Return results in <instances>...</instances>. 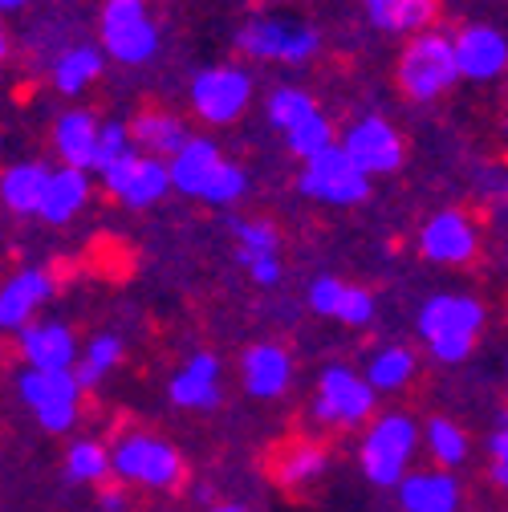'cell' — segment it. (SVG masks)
Segmentation results:
<instances>
[{
  "label": "cell",
  "instance_id": "cell-1",
  "mask_svg": "<svg viewBox=\"0 0 508 512\" xmlns=\"http://www.w3.org/2000/svg\"><path fill=\"white\" fill-rule=\"evenodd\" d=\"M484 330V305L476 297L439 293L419 309V338L439 362H464Z\"/></svg>",
  "mask_w": 508,
  "mask_h": 512
},
{
  "label": "cell",
  "instance_id": "cell-2",
  "mask_svg": "<svg viewBox=\"0 0 508 512\" xmlns=\"http://www.w3.org/2000/svg\"><path fill=\"white\" fill-rule=\"evenodd\" d=\"M460 82L456 74V57H452V41L443 33H411V41L399 53V86L407 98L415 102H431L439 94H448Z\"/></svg>",
  "mask_w": 508,
  "mask_h": 512
},
{
  "label": "cell",
  "instance_id": "cell-3",
  "mask_svg": "<svg viewBox=\"0 0 508 512\" xmlns=\"http://www.w3.org/2000/svg\"><path fill=\"white\" fill-rule=\"evenodd\" d=\"M419 447V427L411 415L391 411L383 415L362 439V472L378 488H395L407 476V464Z\"/></svg>",
  "mask_w": 508,
  "mask_h": 512
},
{
  "label": "cell",
  "instance_id": "cell-4",
  "mask_svg": "<svg viewBox=\"0 0 508 512\" xmlns=\"http://www.w3.org/2000/svg\"><path fill=\"white\" fill-rule=\"evenodd\" d=\"M102 49L122 66H147L159 53V25L147 13V0H106Z\"/></svg>",
  "mask_w": 508,
  "mask_h": 512
},
{
  "label": "cell",
  "instance_id": "cell-5",
  "mask_svg": "<svg viewBox=\"0 0 508 512\" xmlns=\"http://www.w3.org/2000/svg\"><path fill=\"white\" fill-rule=\"evenodd\" d=\"M297 187L301 196L317 200V204H334V208H350V204H362L370 196V175H362L350 155L334 143L326 147L322 155L305 159L301 175H297Z\"/></svg>",
  "mask_w": 508,
  "mask_h": 512
},
{
  "label": "cell",
  "instance_id": "cell-6",
  "mask_svg": "<svg viewBox=\"0 0 508 512\" xmlns=\"http://www.w3.org/2000/svg\"><path fill=\"white\" fill-rule=\"evenodd\" d=\"M236 45L248 57H273V61H285V66H305L322 49V33L289 17H252L236 33Z\"/></svg>",
  "mask_w": 508,
  "mask_h": 512
},
{
  "label": "cell",
  "instance_id": "cell-7",
  "mask_svg": "<svg viewBox=\"0 0 508 512\" xmlns=\"http://www.w3.org/2000/svg\"><path fill=\"white\" fill-rule=\"evenodd\" d=\"M110 468L122 476V480H139L147 488H171L179 476H183V460L179 452L167 443V439H155V435H122L114 456H110Z\"/></svg>",
  "mask_w": 508,
  "mask_h": 512
},
{
  "label": "cell",
  "instance_id": "cell-8",
  "mask_svg": "<svg viewBox=\"0 0 508 512\" xmlns=\"http://www.w3.org/2000/svg\"><path fill=\"white\" fill-rule=\"evenodd\" d=\"M78 395L82 387L70 370H25L21 374V399L37 415L45 431H70L78 419Z\"/></svg>",
  "mask_w": 508,
  "mask_h": 512
},
{
  "label": "cell",
  "instance_id": "cell-9",
  "mask_svg": "<svg viewBox=\"0 0 508 512\" xmlns=\"http://www.w3.org/2000/svg\"><path fill=\"white\" fill-rule=\"evenodd\" d=\"M374 411V391L370 382L358 378L350 366H326L317 378V403L313 415L330 427H358Z\"/></svg>",
  "mask_w": 508,
  "mask_h": 512
},
{
  "label": "cell",
  "instance_id": "cell-10",
  "mask_svg": "<svg viewBox=\"0 0 508 512\" xmlns=\"http://www.w3.org/2000/svg\"><path fill=\"white\" fill-rule=\"evenodd\" d=\"M252 102V78L240 66H212L192 78V106L204 122H236Z\"/></svg>",
  "mask_w": 508,
  "mask_h": 512
},
{
  "label": "cell",
  "instance_id": "cell-11",
  "mask_svg": "<svg viewBox=\"0 0 508 512\" xmlns=\"http://www.w3.org/2000/svg\"><path fill=\"white\" fill-rule=\"evenodd\" d=\"M338 147L350 155V163L362 175H391L403 163V139H399V131H395L387 118H378V114L354 122Z\"/></svg>",
  "mask_w": 508,
  "mask_h": 512
},
{
  "label": "cell",
  "instance_id": "cell-12",
  "mask_svg": "<svg viewBox=\"0 0 508 512\" xmlns=\"http://www.w3.org/2000/svg\"><path fill=\"white\" fill-rule=\"evenodd\" d=\"M452 57H456V74L468 82H496L508 66V37L496 25L472 21L456 33L452 41Z\"/></svg>",
  "mask_w": 508,
  "mask_h": 512
},
{
  "label": "cell",
  "instance_id": "cell-13",
  "mask_svg": "<svg viewBox=\"0 0 508 512\" xmlns=\"http://www.w3.org/2000/svg\"><path fill=\"white\" fill-rule=\"evenodd\" d=\"M419 248L427 261L435 265H464L476 256V224L464 212H439L423 224L419 232Z\"/></svg>",
  "mask_w": 508,
  "mask_h": 512
},
{
  "label": "cell",
  "instance_id": "cell-14",
  "mask_svg": "<svg viewBox=\"0 0 508 512\" xmlns=\"http://www.w3.org/2000/svg\"><path fill=\"white\" fill-rule=\"evenodd\" d=\"M395 488L403 512H460V484L452 472H411Z\"/></svg>",
  "mask_w": 508,
  "mask_h": 512
},
{
  "label": "cell",
  "instance_id": "cell-15",
  "mask_svg": "<svg viewBox=\"0 0 508 512\" xmlns=\"http://www.w3.org/2000/svg\"><path fill=\"white\" fill-rule=\"evenodd\" d=\"M220 163H224V155H220V147L212 139H187L171 155L167 179H171L175 191H183V196H204V187H208V179H212V171Z\"/></svg>",
  "mask_w": 508,
  "mask_h": 512
},
{
  "label": "cell",
  "instance_id": "cell-16",
  "mask_svg": "<svg viewBox=\"0 0 508 512\" xmlns=\"http://www.w3.org/2000/svg\"><path fill=\"white\" fill-rule=\"evenodd\" d=\"M171 403L208 411L220 403V358L216 354H196L175 378H171Z\"/></svg>",
  "mask_w": 508,
  "mask_h": 512
},
{
  "label": "cell",
  "instance_id": "cell-17",
  "mask_svg": "<svg viewBox=\"0 0 508 512\" xmlns=\"http://www.w3.org/2000/svg\"><path fill=\"white\" fill-rule=\"evenodd\" d=\"M21 354L29 358V370H70L78 358L74 334L66 326H21Z\"/></svg>",
  "mask_w": 508,
  "mask_h": 512
},
{
  "label": "cell",
  "instance_id": "cell-18",
  "mask_svg": "<svg viewBox=\"0 0 508 512\" xmlns=\"http://www.w3.org/2000/svg\"><path fill=\"white\" fill-rule=\"evenodd\" d=\"M49 293H53L49 273H41V269L17 273L5 289H0V330H21V326H29L33 309H41Z\"/></svg>",
  "mask_w": 508,
  "mask_h": 512
},
{
  "label": "cell",
  "instance_id": "cell-19",
  "mask_svg": "<svg viewBox=\"0 0 508 512\" xmlns=\"http://www.w3.org/2000/svg\"><path fill=\"white\" fill-rule=\"evenodd\" d=\"M289 378H293V358L281 346L261 342V346H252L244 354V387H248V395L277 399L289 387Z\"/></svg>",
  "mask_w": 508,
  "mask_h": 512
},
{
  "label": "cell",
  "instance_id": "cell-20",
  "mask_svg": "<svg viewBox=\"0 0 508 512\" xmlns=\"http://www.w3.org/2000/svg\"><path fill=\"white\" fill-rule=\"evenodd\" d=\"M90 196V179L86 171L78 167H61V171H49L45 179V191H41V204H37V216L49 220V224H66L82 212Z\"/></svg>",
  "mask_w": 508,
  "mask_h": 512
},
{
  "label": "cell",
  "instance_id": "cell-21",
  "mask_svg": "<svg viewBox=\"0 0 508 512\" xmlns=\"http://www.w3.org/2000/svg\"><path fill=\"white\" fill-rule=\"evenodd\" d=\"M94 139H98V118L90 110H66L53 126V147L66 159V167L90 171V155H94Z\"/></svg>",
  "mask_w": 508,
  "mask_h": 512
},
{
  "label": "cell",
  "instance_id": "cell-22",
  "mask_svg": "<svg viewBox=\"0 0 508 512\" xmlns=\"http://www.w3.org/2000/svg\"><path fill=\"white\" fill-rule=\"evenodd\" d=\"M187 139V126L179 114H167V110H143L135 122H131V143L151 151V155H175Z\"/></svg>",
  "mask_w": 508,
  "mask_h": 512
},
{
  "label": "cell",
  "instance_id": "cell-23",
  "mask_svg": "<svg viewBox=\"0 0 508 512\" xmlns=\"http://www.w3.org/2000/svg\"><path fill=\"white\" fill-rule=\"evenodd\" d=\"M45 179H49L45 163H17V167H9L5 175H0V200H5V208L21 212V216H37Z\"/></svg>",
  "mask_w": 508,
  "mask_h": 512
},
{
  "label": "cell",
  "instance_id": "cell-24",
  "mask_svg": "<svg viewBox=\"0 0 508 512\" xmlns=\"http://www.w3.org/2000/svg\"><path fill=\"white\" fill-rule=\"evenodd\" d=\"M98 78H102V53L94 45H74V49H66L53 61V86L66 98L82 94Z\"/></svg>",
  "mask_w": 508,
  "mask_h": 512
},
{
  "label": "cell",
  "instance_id": "cell-25",
  "mask_svg": "<svg viewBox=\"0 0 508 512\" xmlns=\"http://www.w3.org/2000/svg\"><path fill=\"white\" fill-rule=\"evenodd\" d=\"M167 191H171L167 163L163 159H151V155H139V163H135V171H131V179H126L118 200L126 208H151V204H159L167 196Z\"/></svg>",
  "mask_w": 508,
  "mask_h": 512
},
{
  "label": "cell",
  "instance_id": "cell-26",
  "mask_svg": "<svg viewBox=\"0 0 508 512\" xmlns=\"http://www.w3.org/2000/svg\"><path fill=\"white\" fill-rule=\"evenodd\" d=\"M439 17V0H387L370 21L383 33H423Z\"/></svg>",
  "mask_w": 508,
  "mask_h": 512
},
{
  "label": "cell",
  "instance_id": "cell-27",
  "mask_svg": "<svg viewBox=\"0 0 508 512\" xmlns=\"http://www.w3.org/2000/svg\"><path fill=\"white\" fill-rule=\"evenodd\" d=\"M415 374V354L403 350V346H387V350H378L366 366V382H370V391H399L407 387Z\"/></svg>",
  "mask_w": 508,
  "mask_h": 512
},
{
  "label": "cell",
  "instance_id": "cell-28",
  "mask_svg": "<svg viewBox=\"0 0 508 512\" xmlns=\"http://www.w3.org/2000/svg\"><path fill=\"white\" fill-rule=\"evenodd\" d=\"M326 464H330V456L317 443H289L281 464H277V480L285 488H301V484H313L317 476H322Z\"/></svg>",
  "mask_w": 508,
  "mask_h": 512
},
{
  "label": "cell",
  "instance_id": "cell-29",
  "mask_svg": "<svg viewBox=\"0 0 508 512\" xmlns=\"http://www.w3.org/2000/svg\"><path fill=\"white\" fill-rule=\"evenodd\" d=\"M118 358H122V342L114 334H102V338L90 342V350L82 354V362L70 374H74V382H78L82 391H90V387H98V382L118 366Z\"/></svg>",
  "mask_w": 508,
  "mask_h": 512
},
{
  "label": "cell",
  "instance_id": "cell-30",
  "mask_svg": "<svg viewBox=\"0 0 508 512\" xmlns=\"http://www.w3.org/2000/svg\"><path fill=\"white\" fill-rule=\"evenodd\" d=\"M285 147L297 155V159H313V155H322L326 147H334V126H330V118L317 110V114H309L305 122H297V126H289L285 131Z\"/></svg>",
  "mask_w": 508,
  "mask_h": 512
},
{
  "label": "cell",
  "instance_id": "cell-31",
  "mask_svg": "<svg viewBox=\"0 0 508 512\" xmlns=\"http://www.w3.org/2000/svg\"><path fill=\"white\" fill-rule=\"evenodd\" d=\"M232 232H236V244H240V265L257 261V256H277V228L269 220H232Z\"/></svg>",
  "mask_w": 508,
  "mask_h": 512
},
{
  "label": "cell",
  "instance_id": "cell-32",
  "mask_svg": "<svg viewBox=\"0 0 508 512\" xmlns=\"http://www.w3.org/2000/svg\"><path fill=\"white\" fill-rule=\"evenodd\" d=\"M427 447L443 468H456L468 460V435L452 419H431L427 423Z\"/></svg>",
  "mask_w": 508,
  "mask_h": 512
},
{
  "label": "cell",
  "instance_id": "cell-33",
  "mask_svg": "<svg viewBox=\"0 0 508 512\" xmlns=\"http://www.w3.org/2000/svg\"><path fill=\"white\" fill-rule=\"evenodd\" d=\"M309 114H317V102H313L309 90H297V86L273 90V98H269V122L277 126V131H289V126L305 122Z\"/></svg>",
  "mask_w": 508,
  "mask_h": 512
},
{
  "label": "cell",
  "instance_id": "cell-34",
  "mask_svg": "<svg viewBox=\"0 0 508 512\" xmlns=\"http://www.w3.org/2000/svg\"><path fill=\"white\" fill-rule=\"evenodd\" d=\"M110 472V456H106V447L94 443V439H78L70 447V456H66V476L74 484H86V480H102Z\"/></svg>",
  "mask_w": 508,
  "mask_h": 512
},
{
  "label": "cell",
  "instance_id": "cell-35",
  "mask_svg": "<svg viewBox=\"0 0 508 512\" xmlns=\"http://www.w3.org/2000/svg\"><path fill=\"white\" fill-rule=\"evenodd\" d=\"M244 187H248V179H244V171L236 167V163H220L216 171H212V179H208V187H204V204H212V208H228V204H236L240 196H244Z\"/></svg>",
  "mask_w": 508,
  "mask_h": 512
},
{
  "label": "cell",
  "instance_id": "cell-36",
  "mask_svg": "<svg viewBox=\"0 0 508 512\" xmlns=\"http://www.w3.org/2000/svg\"><path fill=\"white\" fill-rule=\"evenodd\" d=\"M131 143V131L122 122H98V139H94V155H90V171H102L110 159H118Z\"/></svg>",
  "mask_w": 508,
  "mask_h": 512
},
{
  "label": "cell",
  "instance_id": "cell-37",
  "mask_svg": "<svg viewBox=\"0 0 508 512\" xmlns=\"http://www.w3.org/2000/svg\"><path fill=\"white\" fill-rule=\"evenodd\" d=\"M334 317H338V322H346V326H366L374 317V297L366 289H358V285H346Z\"/></svg>",
  "mask_w": 508,
  "mask_h": 512
},
{
  "label": "cell",
  "instance_id": "cell-38",
  "mask_svg": "<svg viewBox=\"0 0 508 512\" xmlns=\"http://www.w3.org/2000/svg\"><path fill=\"white\" fill-rule=\"evenodd\" d=\"M342 281L338 277H317L313 285H309V305H313V313H322V317H334V309H338V301H342Z\"/></svg>",
  "mask_w": 508,
  "mask_h": 512
},
{
  "label": "cell",
  "instance_id": "cell-39",
  "mask_svg": "<svg viewBox=\"0 0 508 512\" xmlns=\"http://www.w3.org/2000/svg\"><path fill=\"white\" fill-rule=\"evenodd\" d=\"M135 163H139V147H126L118 159H110L98 175L106 179V187L114 191V196H122V187H126V179H131V171H135Z\"/></svg>",
  "mask_w": 508,
  "mask_h": 512
},
{
  "label": "cell",
  "instance_id": "cell-40",
  "mask_svg": "<svg viewBox=\"0 0 508 512\" xmlns=\"http://www.w3.org/2000/svg\"><path fill=\"white\" fill-rule=\"evenodd\" d=\"M488 452H492V480L504 488V484H508V431H504V427L492 431Z\"/></svg>",
  "mask_w": 508,
  "mask_h": 512
},
{
  "label": "cell",
  "instance_id": "cell-41",
  "mask_svg": "<svg viewBox=\"0 0 508 512\" xmlns=\"http://www.w3.org/2000/svg\"><path fill=\"white\" fill-rule=\"evenodd\" d=\"M248 273L257 285H277L281 281V261L277 256H257V261H248Z\"/></svg>",
  "mask_w": 508,
  "mask_h": 512
},
{
  "label": "cell",
  "instance_id": "cell-42",
  "mask_svg": "<svg viewBox=\"0 0 508 512\" xmlns=\"http://www.w3.org/2000/svg\"><path fill=\"white\" fill-rule=\"evenodd\" d=\"M102 508H106V512H122V508H126V496H122L118 488H106V492H102Z\"/></svg>",
  "mask_w": 508,
  "mask_h": 512
},
{
  "label": "cell",
  "instance_id": "cell-43",
  "mask_svg": "<svg viewBox=\"0 0 508 512\" xmlns=\"http://www.w3.org/2000/svg\"><path fill=\"white\" fill-rule=\"evenodd\" d=\"M29 5V0H0V17H5V13H17V9H25Z\"/></svg>",
  "mask_w": 508,
  "mask_h": 512
},
{
  "label": "cell",
  "instance_id": "cell-44",
  "mask_svg": "<svg viewBox=\"0 0 508 512\" xmlns=\"http://www.w3.org/2000/svg\"><path fill=\"white\" fill-rule=\"evenodd\" d=\"M208 512H244L240 504H216V508H208Z\"/></svg>",
  "mask_w": 508,
  "mask_h": 512
},
{
  "label": "cell",
  "instance_id": "cell-45",
  "mask_svg": "<svg viewBox=\"0 0 508 512\" xmlns=\"http://www.w3.org/2000/svg\"><path fill=\"white\" fill-rule=\"evenodd\" d=\"M9 57V37H5V29H0V61Z\"/></svg>",
  "mask_w": 508,
  "mask_h": 512
}]
</instances>
